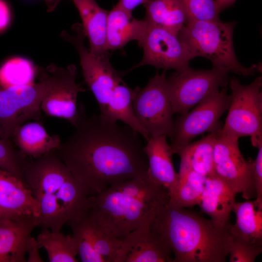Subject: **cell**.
Wrapping results in <instances>:
<instances>
[{"instance_id":"cell-13","label":"cell","mask_w":262,"mask_h":262,"mask_svg":"<svg viewBox=\"0 0 262 262\" xmlns=\"http://www.w3.org/2000/svg\"><path fill=\"white\" fill-rule=\"evenodd\" d=\"M138 44L143 49V58L131 69L150 65L158 69L181 70L189 67V61L196 57L178 35L149 24Z\"/></svg>"},{"instance_id":"cell-39","label":"cell","mask_w":262,"mask_h":262,"mask_svg":"<svg viewBox=\"0 0 262 262\" xmlns=\"http://www.w3.org/2000/svg\"><path fill=\"white\" fill-rule=\"evenodd\" d=\"M220 12L233 5L236 0H215Z\"/></svg>"},{"instance_id":"cell-17","label":"cell","mask_w":262,"mask_h":262,"mask_svg":"<svg viewBox=\"0 0 262 262\" xmlns=\"http://www.w3.org/2000/svg\"><path fill=\"white\" fill-rule=\"evenodd\" d=\"M165 135L150 137L144 151L148 161V174L167 190L169 196L175 191L179 178L172 162L174 153Z\"/></svg>"},{"instance_id":"cell-6","label":"cell","mask_w":262,"mask_h":262,"mask_svg":"<svg viewBox=\"0 0 262 262\" xmlns=\"http://www.w3.org/2000/svg\"><path fill=\"white\" fill-rule=\"evenodd\" d=\"M49 74L31 85L3 88L0 86V133L10 139L19 126L37 117L43 98L77 73L71 65L66 68L52 66Z\"/></svg>"},{"instance_id":"cell-5","label":"cell","mask_w":262,"mask_h":262,"mask_svg":"<svg viewBox=\"0 0 262 262\" xmlns=\"http://www.w3.org/2000/svg\"><path fill=\"white\" fill-rule=\"evenodd\" d=\"M236 22L192 21L181 30L179 37L196 57L209 59L213 67L243 76L261 72V65L243 66L236 56L233 41Z\"/></svg>"},{"instance_id":"cell-4","label":"cell","mask_w":262,"mask_h":262,"mask_svg":"<svg viewBox=\"0 0 262 262\" xmlns=\"http://www.w3.org/2000/svg\"><path fill=\"white\" fill-rule=\"evenodd\" d=\"M167 190L148 174L126 180L92 196L87 213L117 238L153 218L157 206L168 203Z\"/></svg>"},{"instance_id":"cell-3","label":"cell","mask_w":262,"mask_h":262,"mask_svg":"<svg viewBox=\"0 0 262 262\" xmlns=\"http://www.w3.org/2000/svg\"><path fill=\"white\" fill-rule=\"evenodd\" d=\"M231 225L167 203L157 206L150 228L168 244L174 262H225L231 243Z\"/></svg>"},{"instance_id":"cell-36","label":"cell","mask_w":262,"mask_h":262,"mask_svg":"<svg viewBox=\"0 0 262 262\" xmlns=\"http://www.w3.org/2000/svg\"><path fill=\"white\" fill-rule=\"evenodd\" d=\"M40 248L36 239L31 236L28 240L26 252L28 254L26 262H44L41 257L39 249Z\"/></svg>"},{"instance_id":"cell-1","label":"cell","mask_w":262,"mask_h":262,"mask_svg":"<svg viewBox=\"0 0 262 262\" xmlns=\"http://www.w3.org/2000/svg\"><path fill=\"white\" fill-rule=\"evenodd\" d=\"M79 109L75 131L56 149L92 196L147 175L148 161L138 133L100 114L87 115L82 105Z\"/></svg>"},{"instance_id":"cell-31","label":"cell","mask_w":262,"mask_h":262,"mask_svg":"<svg viewBox=\"0 0 262 262\" xmlns=\"http://www.w3.org/2000/svg\"><path fill=\"white\" fill-rule=\"evenodd\" d=\"M85 214L69 225L78 245V255L82 262H106L95 250L90 230Z\"/></svg>"},{"instance_id":"cell-15","label":"cell","mask_w":262,"mask_h":262,"mask_svg":"<svg viewBox=\"0 0 262 262\" xmlns=\"http://www.w3.org/2000/svg\"><path fill=\"white\" fill-rule=\"evenodd\" d=\"M0 208L16 217L39 215V207L25 181L0 168Z\"/></svg>"},{"instance_id":"cell-26","label":"cell","mask_w":262,"mask_h":262,"mask_svg":"<svg viewBox=\"0 0 262 262\" xmlns=\"http://www.w3.org/2000/svg\"><path fill=\"white\" fill-rule=\"evenodd\" d=\"M132 89L121 83L114 89L103 115L104 117L115 122L120 120L147 140L150 136L138 121L133 111V102L139 89Z\"/></svg>"},{"instance_id":"cell-41","label":"cell","mask_w":262,"mask_h":262,"mask_svg":"<svg viewBox=\"0 0 262 262\" xmlns=\"http://www.w3.org/2000/svg\"><path fill=\"white\" fill-rule=\"evenodd\" d=\"M5 218H21L19 217H16L14 215H12L5 211H3L0 208V219Z\"/></svg>"},{"instance_id":"cell-38","label":"cell","mask_w":262,"mask_h":262,"mask_svg":"<svg viewBox=\"0 0 262 262\" xmlns=\"http://www.w3.org/2000/svg\"><path fill=\"white\" fill-rule=\"evenodd\" d=\"M146 0H119L116 5L130 16H132V12L138 5L144 4Z\"/></svg>"},{"instance_id":"cell-29","label":"cell","mask_w":262,"mask_h":262,"mask_svg":"<svg viewBox=\"0 0 262 262\" xmlns=\"http://www.w3.org/2000/svg\"><path fill=\"white\" fill-rule=\"evenodd\" d=\"M36 68L28 59L20 57L12 58L0 67V86L3 88L31 85Z\"/></svg>"},{"instance_id":"cell-20","label":"cell","mask_w":262,"mask_h":262,"mask_svg":"<svg viewBox=\"0 0 262 262\" xmlns=\"http://www.w3.org/2000/svg\"><path fill=\"white\" fill-rule=\"evenodd\" d=\"M148 24L144 19L133 18L116 4L108 12L106 29V47L108 50L120 49L129 42L139 43Z\"/></svg>"},{"instance_id":"cell-25","label":"cell","mask_w":262,"mask_h":262,"mask_svg":"<svg viewBox=\"0 0 262 262\" xmlns=\"http://www.w3.org/2000/svg\"><path fill=\"white\" fill-rule=\"evenodd\" d=\"M232 211L236 221L231 225V235L262 246V204L255 200L235 202Z\"/></svg>"},{"instance_id":"cell-37","label":"cell","mask_w":262,"mask_h":262,"mask_svg":"<svg viewBox=\"0 0 262 262\" xmlns=\"http://www.w3.org/2000/svg\"><path fill=\"white\" fill-rule=\"evenodd\" d=\"M12 13L10 6L5 0H0V33L10 25Z\"/></svg>"},{"instance_id":"cell-19","label":"cell","mask_w":262,"mask_h":262,"mask_svg":"<svg viewBox=\"0 0 262 262\" xmlns=\"http://www.w3.org/2000/svg\"><path fill=\"white\" fill-rule=\"evenodd\" d=\"M237 194L226 182L213 174L206 178L198 206L201 212L212 220L228 223Z\"/></svg>"},{"instance_id":"cell-24","label":"cell","mask_w":262,"mask_h":262,"mask_svg":"<svg viewBox=\"0 0 262 262\" xmlns=\"http://www.w3.org/2000/svg\"><path fill=\"white\" fill-rule=\"evenodd\" d=\"M143 4L144 19L151 26L178 35L188 22L181 0H146Z\"/></svg>"},{"instance_id":"cell-7","label":"cell","mask_w":262,"mask_h":262,"mask_svg":"<svg viewBox=\"0 0 262 262\" xmlns=\"http://www.w3.org/2000/svg\"><path fill=\"white\" fill-rule=\"evenodd\" d=\"M231 101L225 123L219 132L239 139L249 136L252 145H262V78L258 77L248 85L239 79H229Z\"/></svg>"},{"instance_id":"cell-32","label":"cell","mask_w":262,"mask_h":262,"mask_svg":"<svg viewBox=\"0 0 262 262\" xmlns=\"http://www.w3.org/2000/svg\"><path fill=\"white\" fill-rule=\"evenodd\" d=\"M28 157L17 150L10 139L0 133V168L16 176L24 181L23 168Z\"/></svg>"},{"instance_id":"cell-33","label":"cell","mask_w":262,"mask_h":262,"mask_svg":"<svg viewBox=\"0 0 262 262\" xmlns=\"http://www.w3.org/2000/svg\"><path fill=\"white\" fill-rule=\"evenodd\" d=\"M188 22L219 21L220 12L215 0H181Z\"/></svg>"},{"instance_id":"cell-30","label":"cell","mask_w":262,"mask_h":262,"mask_svg":"<svg viewBox=\"0 0 262 262\" xmlns=\"http://www.w3.org/2000/svg\"><path fill=\"white\" fill-rule=\"evenodd\" d=\"M85 215L89 224L95 250L105 259L106 262H115L116 253L121 245V239L115 237L87 212Z\"/></svg>"},{"instance_id":"cell-34","label":"cell","mask_w":262,"mask_h":262,"mask_svg":"<svg viewBox=\"0 0 262 262\" xmlns=\"http://www.w3.org/2000/svg\"><path fill=\"white\" fill-rule=\"evenodd\" d=\"M229 252L230 262H254L262 253V246H257L231 235Z\"/></svg>"},{"instance_id":"cell-35","label":"cell","mask_w":262,"mask_h":262,"mask_svg":"<svg viewBox=\"0 0 262 262\" xmlns=\"http://www.w3.org/2000/svg\"><path fill=\"white\" fill-rule=\"evenodd\" d=\"M258 148L257 157L253 161V177L256 191L255 200L262 204V145Z\"/></svg>"},{"instance_id":"cell-21","label":"cell","mask_w":262,"mask_h":262,"mask_svg":"<svg viewBox=\"0 0 262 262\" xmlns=\"http://www.w3.org/2000/svg\"><path fill=\"white\" fill-rule=\"evenodd\" d=\"M74 74L65 83L49 93L42 100L41 110L49 116L64 118L74 127L80 115L77 98L84 91L81 84L76 82Z\"/></svg>"},{"instance_id":"cell-16","label":"cell","mask_w":262,"mask_h":262,"mask_svg":"<svg viewBox=\"0 0 262 262\" xmlns=\"http://www.w3.org/2000/svg\"><path fill=\"white\" fill-rule=\"evenodd\" d=\"M37 227L35 217L0 219V262H25L28 239Z\"/></svg>"},{"instance_id":"cell-12","label":"cell","mask_w":262,"mask_h":262,"mask_svg":"<svg viewBox=\"0 0 262 262\" xmlns=\"http://www.w3.org/2000/svg\"><path fill=\"white\" fill-rule=\"evenodd\" d=\"M214 174L246 200L256 197L253 160H246L238 139L218 132L213 149Z\"/></svg>"},{"instance_id":"cell-27","label":"cell","mask_w":262,"mask_h":262,"mask_svg":"<svg viewBox=\"0 0 262 262\" xmlns=\"http://www.w3.org/2000/svg\"><path fill=\"white\" fill-rule=\"evenodd\" d=\"M40 248H44L50 262H76L78 245L72 235L61 231L42 229L36 239Z\"/></svg>"},{"instance_id":"cell-2","label":"cell","mask_w":262,"mask_h":262,"mask_svg":"<svg viewBox=\"0 0 262 262\" xmlns=\"http://www.w3.org/2000/svg\"><path fill=\"white\" fill-rule=\"evenodd\" d=\"M23 178L38 203L37 227L60 231L88 211L90 191L74 176L54 149L37 158H28Z\"/></svg>"},{"instance_id":"cell-14","label":"cell","mask_w":262,"mask_h":262,"mask_svg":"<svg viewBox=\"0 0 262 262\" xmlns=\"http://www.w3.org/2000/svg\"><path fill=\"white\" fill-rule=\"evenodd\" d=\"M152 219L121 239L115 262H174L168 244L151 229Z\"/></svg>"},{"instance_id":"cell-18","label":"cell","mask_w":262,"mask_h":262,"mask_svg":"<svg viewBox=\"0 0 262 262\" xmlns=\"http://www.w3.org/2000/svg\"><path fill=\"white\" fill-rule=\"evenodd\" d=\"M78 10L82 27L89 42L90 52L94 55L109 56L106 47V29L108 12L95 0H71Z\"/></svg>"},{"instance_id":"cell-40","label":"cell","mask_w":262,"mask_h":262,"mask_svg":"<svg viewBox=\"0 0 262 262\" xmlns=\"http://www.w3.org/2000/svg\"><path fill=\"white\" fill-rule=\"evenodd\" d=\"M48 6V9L49 11L53 10L59 2L61 0H44Z\"/></svg>"},{"instance_id":"cell-11","label":"cell","mask_w":262,"mask_h":262,"mask_svg":"<svg viewBox=\"0 0 262 262\" xmlns=\"http://www.w3.org/2000/svg\"><path fill=\"white\" fill-rule=\"evenodd\" d=\"M73 29L74 34L64 32L62 36L77 49L84 81L98 102L100 114L103 115L114 88L124 82L123 74L113 67L109 56L97 57L90 52L84 44L85 35L81 24H76Z\"/></svg>"},{"instance_id":"cell-9","label":"cell","mask_w":262,"mask_h":262,"mask_svg":"<svg viewBox=\"0 0 262 262\" xmlns=\"http://www.w3.org/2000/svg\"><path fill=\"white\" fill-rule=\"evenodd\" d=\"M166 71L156 73L143 88H139L133 102L135 115L150 137L162 135L169 137L173 130L174 113Z\"/></svg>"},{"instance_id":"cell-10","label":"cell","mask_w":262,"mask_h":262,"mask_svg":"<svg viewBox=\"0 0 262 262\" xmlns=\"http://www.w3.org/2000/svg\"><path fill=\"white\" fill-rule=\"evenodd\" d=\"M231 96L227 94V87H224L174 120L173 130L169 136L173 152L201 134L220 131L223 125L219 119L228 111Z\"/></svg>"},{"instance_id":"cell-28","label":"cell","mask_w":262,"mask_h":262,"mask_svg":"<svg viewBox=\"0 0 262 262\" xmlns=\"http://www.w3.org/2000/svg\"><path fill=\"white\" fill-rule=\"evenodd\" d=\"M207 177L194 171L178 173L175 191L169 196L168 205L184 208L198 205Z\"/></svg>"},{"instance_id":"cell-22","label":"cell","mask_w":262,"mask_h":262,"mask_svg":"<svg viewBox=\"0 0 262 262\" xmlns=\"http://www.w3.org/2000/svg\"><path fill=\"white\" fill-rule=\"evenodd\" d=\"M218 132L209 133L173 151L180 159L179 173L191 171L206 177L214 174L213 149Z\"/></svg>"},{"instance_id":"cell-8","label":"cell","mask_w":262,"mask_h":262,"mask_svg":"<svg viewBox=\"0 0 262 262\" xmlns=\"http://www.w3.org/2000/svg\"><path fill=\"white\" fill-rule=\"evenodd\" d=\"M229 74L215 67L195 70L189 66L176 71L166 79L174 113L184 115L214 91L227 87Z\"/></svg>"},{"instance_id":"cell-23","label":"cell","mask_w":262,"mask_h":262,"mask_svg":"<svg viewBox=\"0 0 262 262\" xmlns=\"http://www.w3.org/2000/svg\"><path fill=\"white\" fill-rule=\"evenodd\" d=\"M11 138L19 151L32 159H37L57 149L62 142L58 135H49L44 127L36 122L19 126Z\"/></svg>"}]
</instances>
